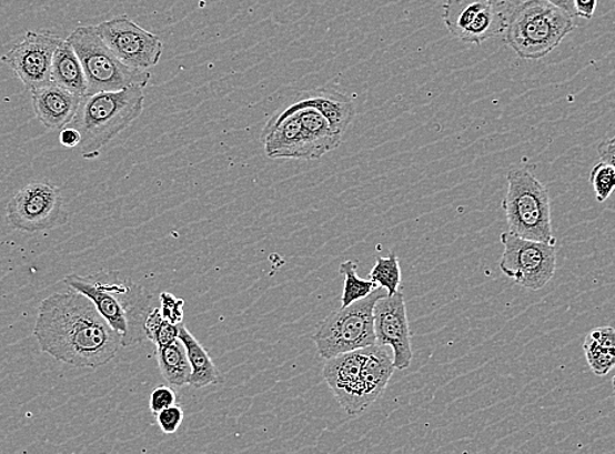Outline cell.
I'll return each instance as SVG.
<instances>
[{"mask_svg":"<svg viewBox=\"0 0 615 454\" xmlns=\"http://www.w3.org/2000/svg\"><path fill=\"white\" fill-rule=\"evenodd\" d=\"M369 349H359L350 353L327 359L324 377L335 398L349 415L365 412L361 391V373Z\"/></svg>","mask_w":615,"mask_h":454,"instance_id":"15","label":"cell"},{"mask_svg":"<svg viewBox=\"0 0 615 454\" xmlns=\"http://www.w3.org/2000/svg\"><path fill=\"white\" fill-rule=\"evenodd\" d=\"M589 182L593 190H595L597 202L604 203L615 190L614 168L605 161H599L598 164L592 168Z\"/></svg>","mask_w":615,"mask_h":454,"instance_id":"25","label":"cell"},{"mask_svg":"<svg viewBox=\"0 0 615 454\" xmlns=\"http://www.w3.org/2000/svg\"><path fill=\"white\" fill-rule=\"evenodd\" d=\"M62 39L49 31H29L2 57V62L29 92L51 83V65Z\"/></svg>","mask_w":615,"mask_h":454,"instance_id":"13","label":"cell"},{"mask_svg":"<svg viewBox=\"0 0 615 454\" xmlns=\"http://www.w3.org/2000/svg\"><path fill=\"white\" fill-rule=\"evenodd\" d=\"M340 274L345 276V285H343L341 297L342 306H347L357 302V300L367 297L376 290L377 284L375 282L362 280L357 275L356 265L353 261L343 262Z\"/></svg>","mask_w":615,"mask_h":454,"instance_id":"22","label":"cell"},{"mask_svg":"<svg viewBox=\"0 0 615 454\" xmlns=\"http://www.w3.org/2000/svg\"><path fill=\"white\" fill-rule=\"evenodd\" d=\"M68 41L74 48L90 93L113 92L138 85L145 88L151 72L129 68L117 58L98 31L97 26H80L69 36ZM88 93V94H90Z\"/></svg>","mask_w":615,"mask_h":454,"instance_id":"7","label":"cell"},{"mask_svg":"<svg viewBox=\"0 0 615 454\" xmlns=\"http://www.w3.org/2000/svg\"><path fill=\"white\" fill-rule=\"evenodd\" d=\"M503 2L516 3V0H503Z\"/></svg>","mask_w":615,"mask_h":454,"instance_id":"36","label":"cell"},{"mask_svg":"<svg viewBox=\"0 0 615 454\" xmlns=\"http://www.w3.org/2000/svg\"><path fill=\"white\" fill-rule=\"evenodd\" d=\"M598 0H574L576 17L591 20L597 9Z\"/></svg>","mask_w":615,"mask_h":454,"instance_id":"33","label":"cell"},{"mask_svg":"<svg viewBox=\"0 0 615 454\" xmlns=\"http://www.w3.org/2000/svg\"><path fill=\"white\" fill-rule=\"evenodd\" d=\"M97 27L107 47L131 69L149 71L155 68L163 56L164 43L159 36L145 31L128 14L102 21Z\"/></svg>","mask_w":615,"mask_h":454,"instance_id":"11","label":"cell"},{"mask_svg":"<svg viewBox=\"0 0 615 454\" xmlns=\"http://www.w3.org/2000/svg\"><path fill=\"white\" fill-rule=\"evenodd\" d=\"M371 281L386 290L387 296L399 292L401 284V266L397 255L391 253L390 258H377L375 266L370 273Z\"/></svg>","mask_w":615,"mask_h":454,"instance_id":"23","label":"cell"},{"mask_svg":"<svg viewBox=\"0 0 615 454\" xmlns=\"http://www.w3.org/2000/svg\"><path fill=\"white\" fill-rule=\"evenodd\" d=\"M157 359L161 375L172 386H185L192 377V365L189 363L185 344L175 340L163 347H157Z\"/></svg>","mask_w":615,"mask_h":454,"instance_id":"21","label":"cell"},{"mask_svg":"<svg viewBox=\"0 0 615 454\" xmlns=\"http://www.w3.org/2000/svg\"><path fill=\"white\" fill-rule=\"evenodd\" d=\"M585 339L599 344V346L615 349V327L605 326L593 329Z\"/></svg>","mask_w":615,"mask_h":454,"instance_id":"30","label":"cell"},{"mask_svg":"<svg viewBox=\"0 0 615 454\" xmlns=\"http://www.w3.org/2000/svg\"><path fill=\"white\" fill-rule=\"evenodd\" d=\"M598 158L605 163L611 164L615 172V137L606 139L597 145Z\"/></svg>","mask_w":615,"mask_h":454,"instance_id":"32","label":"cell"},{"mask_svg":"<svg viewBox=\"0 0 615 454\" xmlns=\"http://www.w3.org/2000/svg\"><path fill=\"white\" fill-rule=\"evenodd\" d=\"M61 189L48 181H33L11 198L7 219L13 230L36 233L68 224Z\"/></svg>","mask_w":615,"mask_h":454,"instance_id":"9","label":"cell"},{"mask_svg":"<svg viewBox=\"0 0 615 454\" xmlns=\"http://www.w3.org/2000/svg\"><path fill=\"white\" fill-rule=\"evenodd\" d=\"M184 300L175 297L170 292H163L160 295V310L163 317L172 324H182L184 322Z\"/></svg>","mask_w":615,"mask_h":454,"instance_id":"26","label":"cell"},{"mask_svg":"<svg viewBox=\"0 0 615 454\" xmlns=\"http://www.w3.org/2000/svg\"><path fill=\"white\" fill-rule=\"evenodd\" d=\"M394 370L393 357L385 346H379V344L370 346L361 373V391L365 410L384 393Z\"/></svg>","mask_w":615,"mask_h":454,"instance_id":"18","label":"cell"},{"mask_svg":"<svg viewBox=\"0 0 615 454\" xmlns=\"http://www.w3.org/2000/svg\"><path fill=\"white\" fill-rule=\"evenodd\" d=\"M613 397H614V402H615V376L613 379Z\"/></svg>","mask_w":615,"mask_h":454,"instance_id":"35","label":"cell"},{"mask_svg":"<svg viewBox=\"0 0 615 454\" xmlns=\"http://www.w3.org/2000/svg\"><path fill=\"white\" fill-rule=\"evenodd\" d=\"M373 316L376 344L393 350L395 370H407L413 361V349L404 294L399 291L379 299Z\"/></svg>","mask_w":615,"mask_h":454,"instance_id":"14","label":"cell"},{"mask_svg":"<svg viewBox=\"0 0 615 454\" xmlns=\"http://www.w3.org/2000/svg\"><path fill=\"white\" fill-rule=\"evenodd\" d=\"M497 2L500 0H446L444 24L453 38L481 46L502 34L507 27V18Z\"/></svg>","mask_w":615,"mask_h":454,"instance_id":"12","label":"cell"},{"mask_svg":"<svg viewBox=\"0 0 615 454\" xmlns=\"http://www.w3.org/2000/svg\"><path fill=\"white\" fill-rule=\"evenodd\" d=\"M175 393L170 386L161 385L153 390L150 398V407L153 415H157L167 407L175 405Z\"/></svg>","mask_w":615,"mask_h":454,"instance_id":"28","label":"cell"},{"mask_svg":"<svg viewBox=\"0 0 615 454\" xmlns=\"http://www.w3.org/2000/svg\"><path fill=\"white\" fill-rule=\"evenodd\" d=\"M507 194L502 209L510 232L516 236L556 245L552 202L547 189L531 171L520 168L507 175Z\"/></svg>","mask_w":615,"mask_h":454,"instance_id":"6","label":"cell"},{"mask_svg":"<svg viewBox=\"0 0 615 454\" xmlns=\"http://www.w3.org/2000/svg\"><path fill=\"white\" fill-rule=\"evenodd\" d=\"M292 104L299 107H312L325 117L336 133H346L355 117L353 100L332 90H312L300 93Z\"/></svg>","mask_w":615,"mask_h":454,"instance_id":"17","label":"cell"},{"mask_svg":"<svg viewBox=\"0 0 615 454\" xmlns=\"http://www.w3.org/2000/svg\"><path fill=\"white\" fill-rule=\"evenodd\" d=\"M179 339L185 344L190 365H192V377L190 384L196 390L219 383V372L214 362H212L206 349L202 346L195 336L189 332L184 322L180 325Z\"/></svg>","mask_w":615,"mask_h":454,"instance_id":"20","label":"cell"},{"mask_svg":"<svg viewBox=\"0 0 615 454\" xmlns=\"http://www.w3.org/2000/svg\"><path fill=\"white\" fill-rule=\"evenodd\" d=\"M385 295L386 290L377 287L367 297L341 306L339 311L329 314L313 335L320 356L327 361L336 355L376 344L373 311L377 300Z\"/></svg>","mask_w":615,"mask_h":454,"instance_id":"8","label":"cell"},{"mask_svg":"<svg viewBox=\"0 0 615 454\" xmlns=\"http://www.w3.org/2000/svg\"><path fill=\"white\" fill-rule=\"evenodd\" d=\"M504 252L501 270L520 287L530 291L545 289L552 282L556 270V248L503 232L501 236Z\"/></svg>","mask_w":615,"mask_h":454,"instance_id":"10","label":"cell"},{"mask_svg":"<svg viewBox=\"0 0 615 454\" xmlns=\"http://www.w3.org/2000/svg\"><path fill=\"white\" fill-rule=\"evenodd\" d=\"M51 82L80 98L90 93L83 64L68 40H62L56 50L53 65H51Z\"/></svg>","mask_w":615,"mask_h":454,"instance_id":"19","label":"cell"},{"mask_svg":"<svg viewBox=\"0 0 615 454\" xmlns=\"http://www.w3.org/2000/svg\"><path fill=\"white\" fill-rule=\"evenodd\" d=\"M143 90L133 85L127 90L90 93L82 98L69 127L75 128L82 135L78 149L83 159H99L102 150L142 115Z\"/></svg>","mask_w":615,"mask_h":454,"instance_id":"4","label":"cell"},{"mask_svg":"<svg viewBox=\"0 0 615 454\" xmlns=\"http://www.w3.org/2000/svg\"><path fill=\"white\" fill-rule=\"evenodd\" d=\"M342 138L317 109L291 102L271 117L261 141L270 159L317 160L339 149Z\"/></svg>","mask_w":615,"mask_h":454,"instance_id":"3","label":"cell"},{"mask_svg":"<svg viewBox=\"0 0 615 454\" xmlns=\"http://www.w3.org/2000/svg\"><path fill=\"white\" fill-rule=\"evenodd\" d=\"M546 2L559 7L561 10L566 11L571 14V17L576 18L574 0H546Z\"/></svg>","mask_w":615,"mask_h":454,"instance_id":"34","label":"cell"},{"mask_svg":"<svg viewBox=\"0 0 615 454\" xmlns=\"http://www.w3.org/2000/svg\"><path fill=\"white\" fill-rule=\"evenodd\" d=\"M583 350L589 369L595 375L606 376L615 367V349L603 347L585 339Z\"/></svg>","mask_w":615,"mask_h":454,"instance_id":"24","label":"cell"},{"mask_svg":"<svg viewBox=\"0 0 615 454\" xmlns=\"http://www.w3.org/2000/svg\"><path fill=\"white\" fill-rule=\"evenodd\" d=\"M180 325L181 324H172V322L164 319L158 327L157 333L153 334L151 342L155 343L157 347H163L167 346V344L173 343L175 340H179Z\"/></svg>","mask_w":615,"mask_h":454,"instance_id":"29","label":"cell"},{"mask_svg":"<svg viewBox=\"0 0 615 454\" xmlns=\"http://www.w3.org/2000/svg\"><path fill=\"white\" fill-rule=\"evenodd\" d=\"M33 335L42 353L77 369L104 367L122 347L92 300L72 289L42 300Z\"/></svg>","mask_w":615,"mask_h":454,"instance_id":"1","label":"cell"},{"mask_svg":"<svg viewBox=\"0 0 615 454\" xmlns=\"http://www.w3.org/2000/svg\"><path fill=\"white\" fill-rule=\"evenodd\" d=\"M155 416L159 427L167 435L175 434L181 427L182 422H184V412L178 405L161 410Z\"/></svg>","mask_w":615,"mask_h":454,"instance_id":"27","label":"cell"},{"mask_svg":"<svg viewBox=\"0 0 615 454\" xmlns=\"http://www.w3.org/2000/svg\"><path fill=\"white\" fill-rule=\"evenodd\" d=\"M574 19L546 0H525L511 11L504 42L522 60H542L574 31Z\"/></svg>","mask_w":615,"mask_h":454,"instance_id":"5","label":"cell"},{"mask_svg":"<svg viewBox=\"0 0 615 454\" xmlns=\"http://www.w3.org/2000/svg\"><path fill=\"white\" fill-rule=\"evenodd\" d=\"M60 143L65 149H78L80 143H82V135H80L79 130L75 128L65 127L61 130Z\"/></svg>","mask_w":615,"mask_h":454,"instance_id":"31","label":"cell"},{"mask_svg":"<svg viewBox=\"0 0 615 454\" xmlns=\"http://www.w3.org/2000/svg\"><path fill=\"white\" fill-rule=\"evenodd\" d=\"M31 93L36 117L48 130H62L69 127L82 101L78 94L53 82Z\"/></svg>","mask_w":615,"mask_h":454,"instance_id":"16","label":"cell"},{"mask_svg":"<svg viewBox=\"0 0 615 454\" xmlns=\"http://www.w3.org/2000/svg\"><path fill=\"white\" fill-rule=\"evenodd\" d=\"M70 289L90 297L109 325L121 335L122 347H133L145 339L144 322L153 297L141 284L115 270H101L85 276L64 278Z\"/></svg>","mask_w":615,"mask_h":454,"instance_id":"2","label":"cell"}]
</instances>
